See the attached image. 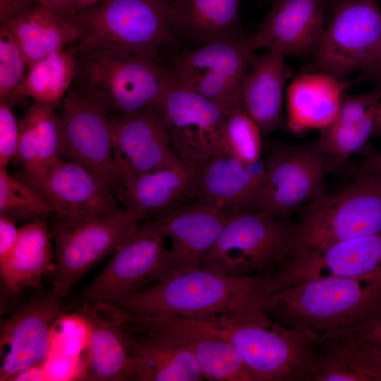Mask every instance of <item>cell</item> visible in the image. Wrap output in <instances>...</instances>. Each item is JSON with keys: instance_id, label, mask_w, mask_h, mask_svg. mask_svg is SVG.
Here are the masks:
<instances>
[{"instance_id": "obj_48", "label": "cell", "mask_w": 381, "mask_h": 381, "mask_svg": "<svg viewBox=\"0 0 381 381\" xmlns=\"http://www.w3.org/2000/svg\"><path fill=\"white\" fill-rule=\"evenodd\" d=\"M267 1H272V0H267Z\"/></svg>"}, {"instance_id": "obj_10", "label": "cell", "mask_w": 381, "mask_h": 381, "mask_svg": "<svg viewBox=\"0 0 381 381\" xmlns=\"http://www.w3.org/2000/svg\"><path fill=\"white\" fill-rule=\"evenodd\" d=\"M166 237L152 220L135 226L102 272L83 289L80 301L112 303L172 275Z\"/></svg>"}, {"instance_id": "obj_21", "label": "cell", "mask_w": 381, "mask_h": 381, "mask_svg": "<svg viewBox=\"0 0 381 381\" xmlns=\"http://www.w3.org/2000/svg\"><path fill=\"white\" fill-rule=\"evenodd\" d=\"M199 169L181 164L145 172L122 185L116 197L141 222L160 219L193 200Z\"/></svg>"}, {"instance_id": "obj_43", "label": "cell", "mask_w": 381, "mask_h": 381, "mask_svg": "<svg viewBox=\"0 0 381 381\" xmlns=\"http://www.w3.org/2000/svg\"><path fill=\"white\" fill-rule=\"evenodd\" d=\"M363 76L372 80L381 87V38L366 66L362 70Z\"/></svg>"}, {"instance_id": "obj_47", "label": "cell", "mask_w": 381, "mask_h": 381, "mask_svg": "<svg viewBox=\"0 0 381 381\" xmlns=\"http://www.w3.org/2000/svg\"><path fill=\"white\" fill-rule=\"evenodd\" d=\"M373 135H381V101L376 111Z\"/></svg>"}, {"instance_id": "obj_33", "label": "cell", "mask_w": 381, "mask_h": 381, "mask_svg": "<svg viewBox=\"0 0 381 381\" xmlns=\"http://www.w3.org/2000/svg\"><path fill=\"white\" fill-rule=\"evenodd\" d=\"M73 42L31 64L17 91L15 104L24 98L59 106L71 88L76 73Z\"/></svg>"}, {"instance_id": "obj_28", "label": "cell", "mask_w": 381, "mask_h": 381, "mask_svg": "<svg viewBox=\"0 0 381 381\" xmlns=\"http://www.w3.org/2000/svg\"><path fill=\"white\" fill-rule=\"evenodd\" d=\"M348 87L345 78L320 71L296 77L286 92V128L296 134L321 130L337 115Z\"/></svg>"}, {"instance_id": "obj_38", "label": "cell", "mask_w": 381, "mask_h": 381, "mask_svg": "<svg viewBox=\"0 0 381 381\" xmlns=\"http://www.w3.org/2000/svg\"><path fill=\"white\" fill-rule=\"evenodd\" d=\"M28 65L16 40L8 29L0 25V101L13 107Z\"/></svg>"}, {"instance_id": "obj_37", "label": "cell", "mask_w": 381, "mask_h": 381, "mask_svg": "<svg viewBox=\"0 0 381 381\" xmlns=\"http://www.w3.org/2000/svg\"><path fill=\"white\" fill-rule=\"evenodd\" d=\"M262 132L243 107L226 114L225 138L231 156L244 164L254 162L262 157Z\"/></svg>"}, {"instance_id": "obj_45", "label": "cell", "mask_w": 381, "mask_h": 381, "mask_svg": "<svg viewBox=\"0 0 381 381\" xmlns=\"http://www.w3.org/2000/svg\"><path fill=\"white\" fill-rule=\"evenodd\" d=\"M47 380L44 363L28 367L15 375L10 381H42Z\"/></svg>"}, {"instance_id": "obj_19", "label": "cell", "mask_w": 381, "mask_h": 381, "mask_svg": "<svg viewBox=\"0 0 381 381\" xmlns=\"http://www.w3.org/2000/svg\"><path fill=\"white\" fill-rule=\"evenodd\" d=\"M332 0H272L267 16L248 35L250 49H277L284 55L315 53Z\"/></svg>"}, {"instance_id": "obj_13", "label": "cell", "mask_w": 381, "mask_h": 381, "mask_svg": "<svg viewBox=\"0 0 381 381\" xmlns=\"http://www.w3.org/2000/svg\"><path fill=\"white\" fill-rule=\"evenodd\" d=\"M159 107L172 149L183 164L200 168L216 157L231 155L225 138L226 114L216 103L176 81Z\"/></svg>"}, {"instance_id": "obj_20", "label": "cell", "mask_w": 381, "mask_h": 381, "mask_svg": "<svg viewBox=\"0 0 381 381\" xmlns=\"http://www.w3.org/2000/svg\"><path fill=\"white\" fill-rule=\"evenodd\" d=\"M235 212L193 200L153 221L171 242L172 274L202 267L205 255Z\"/></svg>"}, {"instance_id": "obj_15", "label": "cell", "mask_w": 381, "mask_h": 381, "mask_svg": "<svg viewBox=\"0 0 381 381\" xmlns=\"http://www.w3.org/2000/svg\"><path fill=\"white\" fill-rule=\"evenodd\" d=\"M110 126L119 189L143 173L183 164L172 149L159 104L133 113L111 114Z\"/></svg>"}, {"instance_id": "obj_30", "label": "cell", "mask_w": 381, "mask_h": 381, "mask_svg": "<svg viewBox=\"0 0 381 381\" xmlns=\"http://www.w3.org/2000/svg\"><path fill=\"white\" fill-rule=\"evenodd\" d=\"M47 219L24 224L8 258L0 262V275L8 295L25 289H40L42 277L55 269V255Z\"/></svg>"}, {"instance_id": "obj_11", "label": "cell", "mask_w": 381, "mask_h": 381, "mask_svg": "<svg viewBox=\"0 0 381 381\" xmlns=\"http://www.w3.org/2000/svg\"><path fill=\"white\" fill-rule=\"evenodd\" d=\"M249 34L174 52L167 65L178 84L210 99L227 114L243 107L241 87L255 54Z\"/></svg>"}, {"instance_id": "obj_23", "label": "cell", "mask_w": 381, "mask_h": 381, "mask_svg": "<svg viewBox=\"0 0 381 381\" xmlns=\"http://www.w3.org/2000/svg\"><path fill=\"white\" fill-rule=\"evenodd\" d=\"M122 324L138 381L205 380L189 349L171 333L164 330L136 332Z\"/></svg>"}, {"instance_id": "obj_17", "label": "cell", "mask_w": 381, "mask_h": 381, "mask_svg": "<svg viewBox=\"0 0 381 381\" xmlns=\"http://www.w3.org/2000/svg\"><path fill=\"white\" fill-rule=\"evenodd\" d=\"M381 267V232L346 240L323 250L294 253L272 273L271 294L298 282L356 277Z\"/></svg>"}, {"instance_id": "obj_42", "label": "cell", "mask_w": 381, "mask_h": 381, "mask_svg": "<svg viewBox=\"0 0 381 381\" xmlns=\"http://www.w3.org/2000/svg\"><path fill=\"white\" fill-rule=\"evenodd\" d=\"M355 176L368 175L381 179V152L372 154L351 168Z\"/></svg>"}, {"instance_id": "obj_8", "label": "cell", "mask_w": 381, "mask_h": 381, "mask_svg": "<svg viewBox=\"0 0 381 381\" xmlns=\"http://www.w3.org/2000/svg\"><path fill=\"white\" fill-rule=\"evenodd\" d=\"M140 218L126 209L99 217L55 215L50 234L55 244L52 291L61 298L97 262L113 253Z\"/></svg>"}, {"instance_id": "obj_31", "label": "cell", "mask_w": 381, "mask_h": 381, "mask_svg": "<svg viewBox=\"0 0 381 381\" xmlns=\"http://www.w3.org/2000/svg\"><path fill=\"white\" fill-rule=\"evenodd\" d=\"M0 25L6 27L12 34L28 68L35 61L79 41L75 18H66L37 4Z\"/></svg>"}, {"instance_id": "obj_12", "label": "cell", "mask_w": 381, "mask_h": 381, "mask_svg": "<svg viewBox=\"0 0 381 381\" xmlns=\"http://www.w3.org/2000/svg\"><path fill=\"white\" fill-rule=\"evenodd\" d=\"M59 106L60 158L87 169L116 196L109 109L75 83Z\"/></svg>"}, {"instance_id": "obj_5", "label": "cell", "mask_w": 381, "mask_h": 381, "mask_svg": "<svg viewBox=\"0 0 381 381\" xmlns=\"http://www.w3.org/2000/svg\"><path fill=\"white\" fill-rule=\"evenodd\" d=\"M84 46L159 56L179 45L171 25L169 0H103L75 16Z\"/></svg>"}, {"instance_id": "obj_14", "label": "cell", "mask_w": 381, "mask_h": 381, "mask_svg": "<svg viewBox=\"0 0 381 381\" xmlns=\"http://www.w3.org/2000/svg\"><path fill=\"white\" fill-rule=\"evenodd\" d=\"M381 38V11L375 0H336L315 53L318 71L346 78L363 70Z\"/></svg>"}, {"instance_id": "obj_24", "label": "cell", "mask_w": 381, "mask_h": 381, "mask_svg": "<svg viewBox=\"0 0 381 381\" xmlns=\"http://www.w3.org/2000/svg\"><path fill=\"white\" fill-rule=\"evenodd\" d=\"M284 56L277 49H267L262 55L255 54L242 85V105L264 135L286 127L282 107L290 71Z\"/></svg>"}, {"instance_id": "obj_41", "label": "cell", "mask_w": 381, "mask_h": 381, "mask_svg": "<svg viewBox=\"0 0 381 381\" xmlns=\"http://www.w3.org/2000/svg\"><path fill=\"white\" fill-rule=\"evenodd\" d=\"M36 0H0V25L33 6Z\"/></svg>"}, {"instance_id": "obj_16", "label": "cell", "mask_w": 381, "mask_h": 381, "mask_svg": "<svg viewBox=\"0 0 381 381\" xmlns=\"http://www.w3.org/2000/svg\"><path fill=\"white\" fill-rule=\"evenodd\" d=\"M62 299L52 290L37 294L1 322V381L45 360L53 326L66 309Z\"/></svg>"}, {"instance_id": "obj_4", "label": "cell", "mask_w": 381, "mask_h": 381, "mask_svg": "<svg viewBox=\"0 0 381 381\" xmlns=\"http://www.w3.org/2000/svg\"><path fill=\"white\" fill-rule=\"evenodd\" d=\"M73 83L109 109L111 114L136 112L159 104L176 82L159 56H136L80 44Z\"/></svg>"}, {"instance_id": "obj_9", "label": "cell", "mask_w": 381, "mask_h": 381, "mask_svg": "<svg viewBox=\"0 0 381 381\" xmlns=\"http://www.w3.org/2000/svg\"><path fill=\"white\" fill-rule=\"evenodd\" d=\"M265 147L261 213L274 219H288L323 194L325 178L339 169L318 140L303 145L270 140Z\"/></svg>"}, {"instance_id": "obj_18", "label": "cell", "mask_w": 381, "mask_h": 381, "mask_svg": "<svg viewBox=\"0 0 381 381\" xmlns=\"http://www.w3.org/2000/svg\"><path fill=\"white\" fill-rule=\"evenodd\" d=\"M16 176L44 196L54 215L99 217L123 209L108 188L74 162L59 158L35 176Z\"/></svg>"}, {"instance_id": "obj_3", "label": "cell", "mask_w": 381, "mask_h": 381, "mask_svg": "<svg viewBox=\"0 0 381 381\" xmlns=\"http://www.w3.org/2000/svg\"><path fill=\"white\" fill-rule=\"evenodd\" d=\"M162 322L217 337L239 355L255 381H307L320 348L306 329L287 327L267 313L236 320H200L164 314Z\"/></svg>"}, {"instance_id": "obj_36", "label": "cell", "mask_w": 381, "mask_h": 381, "mask_svg": "<svg viewBox=\"0 0 381 381\" xmlns=\"http://www.w3.org/2000/svg\"><path fill=\"white\" fill-rule=\"evenodd\" d=\"M51 214L47 201L39 191L0 167V215L25 224L47 219Z\"/></svg>"}, {"instance_id": "obj_39", "label": "cell", "mask_w": 381, "mask_h": 381, "mask_svg": "<svg viewBox=\"0 0 381 381\" xmlns=\"http://www.w3.org/2000/svg\"><path fill=\"white\" fill-rule=\"evenodd\" d=\"M11 106L0 101V167L7 165L16 159L20 126Z\"/></svg>"}, {"instance_id": "obj_29", "label": "cell", "mask_w": 381, "mask_h": 381, "mask_svg": "<svg viewBox=\"0 0 381 381\" xmlns=\"http://www.w3.org/2000/svg\"><path fill=\"white\" fill-rule=\"evenodd\" d=\"M380 99L381 87L377 86L363 94L346 92L334 119L320 130L319 144L338 168L344 167L373 135Z\"/></svg>"}, {"instance_id": "obj_6", "label": "cell", "mask_w": 381, "mask_h": 381, "mask_svg": "<svg viewBox=\"0 0 381 381\" xmlns=\"http://www.w3.org/2000/svg\"><path fill=\"white\" fill-rule=\"evenodd\" d=\"M299 217L291 255L381 232V179L356 176L338 190L304 205Z\"/></svg>"}, {"instance_id": "obj_40", "label": "cell", "mask_w": 381, "mask_h": 381, "mask_svg": "<svg viewBox=\"0 0 381 381\" xmlns=\"http://www.w3.org/2000/svg\"><path fill=\"white\" fill-rule=\"evenodd\" d=\"M16 222L0 215V262L6 260L13 250L19 234Z\"/></svg>"}, {"instance_id": "obj_1", "label": "cell", "mask_w": 381, "mask_h": 381, "mask_svg": "<svg viewBox=\"0 0 381 381\" xmlns=\"http://www.w3.org/2000/svg\"><path fill=\"white\" fill-rule=\"evenodd\" d=\"M272 273L234 277L202 267L172 274L112 303L143 315L236 320L267 313Z\"/></svg>"}, {"instance_id": "obj_7", "label": "cell", "mask_w": 381, "mask_h": 381, "mask_svg": "<svg viewBox=\"0 0 381 381\" xmlns=\"http://www.w3.org/2000/svg\"><path fill=\"white\" fill-rule=\"evenodd\" d=\"M297 224L262 213L236 212L205 255L202 267L229 276L273 272L290 257Z\"/></svg>"}, {"instance_id": "obj_35", "label": "cell", "mask_w": 381, "mask_h": 381, "mask_svg": "<svg viewBox=\"0 0 381 381\" xmlns=\"http://www.w3.org/2000/svg\"><path fill=\"white\" fill-rule=\"evenodd\" d=\"M52 328L49 351L43 361L47 380H80L89 326L82 314L59 318Z\"/></svg>"}, {"instance_id": "obj_22", "label": "cell", "mask_w": 381, "mask_h": 381, "mask_svg": "<svg viewBox=\"0 0 381 381\" xmlns=\"http://www.w3.org/2000/svg\"><path fill=\"white\" fill-rule=\"evenodd\" d=\"M80 313L89 326L80 380H138L135 363L122 322L90 304L81 305Z\"/></svg>"}, {"instance_id": "obj_46", "label": "cell", "mask_w": 381, "mask_h": 381, "mask_svg": "<svg viewBox=\"0 0 381 381\" xmlns=\"http://www.w3.org/2000/svg\"><path fill=\"white\" fill-rule=\"evenodd\" d=\"M103 0H73V4L77 12H81L90 8Z\"/></svg>"}, {"instance_id": "obj_34", "label": "cell", "mask_w": 381, "mask_h": 381, "mask_svg": "<svg viewBox=\"0 0 381 381\" xmlns=\"http://www.w3.org/2000/svg\"><path fill=\"white\" fill-rule=\"evenodd\" d=\"M328 341L343 378L381 381V316L353 333Z\"/></svg>"}, {"instance_id": "obj_32", "label": "cell", "mask_w": 381, "mask_h": 381, "mask_svg": "<svg viewBox=\"0 0 381 381\" xmlns=\"http://www.w3.org/2000/svg\"><path fill=\"white\" fill-rule=\"evenodd\" d=\"M56 106L33 101L19 122L16 159L23 176H35L60 158V126ZM18 174V175H20Z\"/></svg>"}, {"instance_id": "obj_26", "label": "cell", "mask_w": 381, "mask_h": 381, "mask_svg": "<svg viewBox=\"0 0 381 381\" xmlns=\"http://www.w3.org/2000/svg\"><path fill=\"white\" fill-rule=\"evenodd\" d=\"M243 0H169L176 37L195 44L231 40L248 35L240 18Z\"/></svg>"}, {"instance_id": "obj_2", "label": "cell", "mask_w": 381, "mask_h": 381, "mask_svg": "<svg viewBox=\"0 0 381 381\" xmlns=\"http://www.w3.org/2000/svg\"><path fill=\"white\" fill-rule=\"evenodd\" d=\"M267 314L320 343L341 338L381 316V267L356 277L298 282L271 294Z\"/></svg>"}, {"instance_id": "obj_27", "label": "cell", "mask_w": 381, "mask_h": 381, "mask_svg": "<svg viewBox=\"0 0 381 381\" xmlns=\"http://www.w3.org/2000/svg\"><path fill=\"white\" fill-rule=\"evenodd\" d=\"M119 319L132 331L164 330L184 344L195 359L205 379L212 381H255L243 361L226 341L190 328L140 320L124 310Z\"/></svg>"}, {"instance_id": "obj_49", "label": "cell", "mask_w": 381, "mask_h": 381, "mask_svg": "<svg viewBox=\"0 0 381 381\" xmlns=\"http://www.w3.org/2000/svg\"><path fill=\"white\" fill-rule=\"evenodd\" d=\"M332 1H334V0H332ZM335 1H336V0H335Z\"/></svg>"}, {"instance_id": "obj_25", "label": "cell", "mask_w": 381, "mask_h": 381, "mask_svg": "<svg viewBox=\"0 0 381 381\" xmlns=\"http://www.w3.org/2000/svg\"><path fill=\"white\" fill-rule=\"evenodd\" d=\"M262 193L246 164L224 155L200 167L193 200L224 210L261 213Z\"/></svg>"}, {"instance_id": "obj_44", "label": "cell", "mask_w": 381, "mask_h": 381, "mask_svg": "<svg viewBox=\"0 0 381 381\" xmlns=\"http://www.w3.org/2000/svg\"><path fill=\"white\" fill-rule=\"evenodd\" d=\"M35 4L44 6L71 19H73L78 13L73 0H36Z\"/></svg>"}]
</instances>
